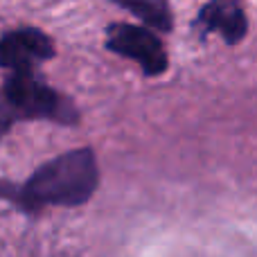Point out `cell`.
Segmentation results:
<instances>
[{
  "label": "cell",
  "instance_id": "52a82bcc",
  "mask_svg": "<svg viewBox=\"0 0 257 257\" xmlns=\"http://www.w3.org/2000/svg\"><path fill=\"white\" fill-rule=\"evenodd\" d=\"M16 122H18L16 113H14V108L9 106V102L5 99V95L0 93V140H3L5 133L16 124Z\"/></svg>",
  "mask_w": 257,
  "mask_h": 257
},
{
  "label": "cell",
  "instance_id": "5b68a950",
  "mask_svg": "<svg viewBox=\"0 0 257 257\" xmlns=\"http://www.w3.org/2000/svg\"><path fill=\"white\" fill-rule=\"evenodd\" d=\"M194 27L201 36L219 34L228 45H237L248 34L244 0H208L194 18Z\"/></svg>",
  "mask_w": 257,
  "mask_h": 257
},
{
  "label": "cell",
  "instance_id": "8992f818",
  "mask_svg": "<svg viewBox=\"0 0 257 257\" xmlns=\"http://www.w3.org/2000/svg\"><path fill=\"white\" fill-rule=\"evenodd\" d=\"M138 18L142 25L154 32H172L174 30V12L169 0H113Z\"/></svg>",
  "mask_w": 257,
  "mask_h": 257
},
{
  "label": "cell",
  "instance_id": "6da1fadb",
  "mask_svg": "<svg viewBox=\"0 0 257 257\" xmlns=\"http://www.w3.org/2000/svg\"><path fill=\"white\" fill-rule=\"evenodd\" d=\"M99 183L97 158L90 147L72 149L43 163L23 185L0 181V199L12 201L23 212L45 205L77 208L90 201Z\"/></svg>",
  "mask_w": 257,
  "mask_h": 257
},
{
  "label": "cell",
  "instance_id": "7a4b0ae2",
  "mask_svg": "<svg viewBox=\"0 0 257 257\" xmlns=\"http://www.w3.org/2000/svg\"><path fill=\"white\" fill-rule=\"evenodd\" d=\"M0 93L5 95L18 120H50L66 126H75L79 122V111L72 99L45 84L34 68L12 70Z\"/></svg>",
  "mask_w": 257,
  "mask_h": 257
},
{
  "label": "cell",
  "instance_id": "3957f363",
  "mask_svg": "<svg viewBox=\"0 0 257 257\" xmlns=\"http://www.w3.org/2000/svg\"><path fill=\"white\" fill-rule=\"evenodd\" d=\"M106 50L136 61L145 77H160L169 66L163 41L147 25L111 23L106 27Z\"/></svg>",
  "mask_w": 257,
  "mask_h": 257
},
{
  "label": "cell",
  "instance_id": "277c9868",
  "mask_svg": "<svg viewBox=\"0 0 257 257\" xmlns=\"http://www.w3.org/2000/svg\"><path fill=\"white\" fill-rule=\"evenodd\" d=\"M57 54L52 39L39 27H18L0 36V68L30 70Z\"/></svg>",
  "mask_w": 257,
  "mask_h": 257
}]
</instances>
